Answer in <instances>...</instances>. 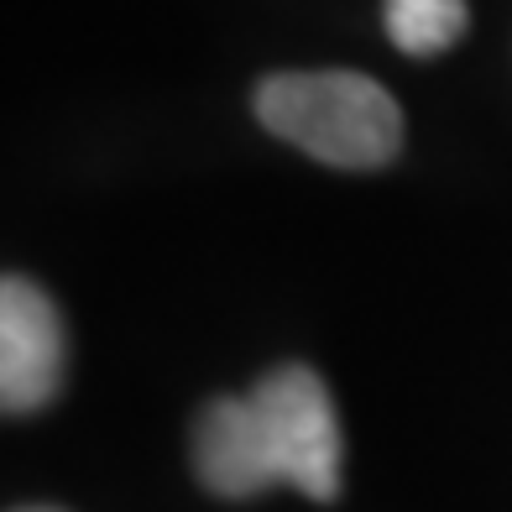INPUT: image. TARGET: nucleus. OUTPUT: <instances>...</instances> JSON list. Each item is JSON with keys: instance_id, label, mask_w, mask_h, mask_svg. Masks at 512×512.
<instances>
[{"instance_id": "39448f33", "label": "nucleus", "mask_w": 512, "mask_h": 512, "mask_svg": "<svg viewBox=\"0 0 512 512\" xmlns=\"http://www.w3.org/2000/svg\"><path fill=\"white\" fill-rule=\"evenodd\" d=\"M392 48L413 58H434L460 42L465 32V0H387L382 6Z\"/></svg>"}, {"instance_id": "7ed1b4c3", "label": "nucleus", "mask_w": 512, "mask_h": 512, "mask_svg": "<svg viewBox=\"0 0 512 512\" xmlns=\"http://www.w3.org/2000/svg\"><path fill=\"white\" fill-rule=\"evenodd\" d=\"M63 319L32 277H6L0 288V408L11 418L37 413L63 387Z\"/></svg>"}, {"instance_id": "f257e3e1", "label": "nucleus", "mask_w": 512, "mask_h": 512, "mask_svg": "<svg viewBox=\"0 0 512 512\" xmlns=\"http://www.w3.org/2000/svg\"><path fill=\"white\" fill-rule=\"evenodd\" d=\"M256 121L330 168H382L403 147V110L351 68H293L256 84Z\"/></svg>"}, {"instance_id": "423d86ee", "label": "nucleus", "mask_w": 512, "mask_h": 512, "mask_svg": "<svg viewBox=\"0 0 512 512\" xmlns=\"http://www.w3.org/2000/svg\"><path fill=\"white\" fill-rule=\"evenodd\" d=\"M16 512H58V507H16Z\"/></svg>"}, {"instance_id": "20e7f679", "label": "nucleus", "mask_w": 512, "mask_h": 512, "mask_svg": "<svg viewBox=\"0 0 512 512\" xmlns=\"http://www.w3.org/2000/svg\"><path fill=\"white\" fill-rule=\"evenodd\" d=\"M194 471L204 481V492H215L225 502H246L267 492V465L251 434L246 398H215L204 403L194 418Z\"/></svg>"}, {"instance_id": "f03ea898", "label": "nucleus", "mask_w": 512, "mask_h": 512, "mask_svg": "<svg viewBox=\"0 0 512 512\" xmlns=\"http://www.w3.org/2000/svg\"><path fill=\"white\" fill-rule=\"evenodd\" d=\"M246 413H251V434L262 450L267 481L277 486H298L314 502H335L340 497V424H335V403L330 387L319 382V371L309 366H272L262 382L246 392Z\"/></svg>"}]
</instances>
